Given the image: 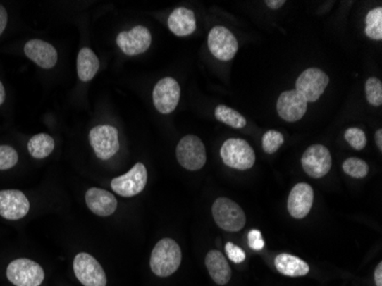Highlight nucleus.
<instances>
[{"label": "nucleus", "instance_id": "f257e3e1", "mask_svg": "<svg viewBox=\"0 0 382 286\" xmlns=\"http://www.w3.org/2000/svg\"><path fill=\"white\" fill-rule=\"evenodd\" d=\"M183 260L179 244L172 238H163L156 244L150 258V268L158 278H168L173 275Z\"/></svg>", "mask_w": 382, "mask_h": 286}, {"label": "nucleus", "instance_id": "f03ea898", "mask_svg": "<svg viewBox=\"0 0 382 286\" xmlns=\"http://www.w3.org/2000/svg\"><path fill=\"white\" fill-rule=\"evenodd\" d=\"M212 214L216 225L226 232H240L246 223L243 209L227 197L218 198L213 203Z\"/></svg>", "mask_w": 382, "mask_h": 286}, {"label": "nucleus", "instance_id": "7ed1b4c3", "mask_svg": "<svg viewBox=\"0 0 382 286\" xmlns=\"http://www.w3.org/2000/svg\"><path fill=\"white\" fill-rule=\"evenodd\" d=\"M220 155L223 163L235 170H249L255 163L254 150L242 139H228L222 144Z\"/></svg>", "mask_w": 382, "mask_h": 286}, {"label": "nucleus", "instance_id": "20e7f679", "mask_svg": "<svg viewBox=\"0 0 382 286\" xmlns=\"http://www.w3.org/2000/svg\"><path fill=\"white\" fill-rule=\"evenodd\" d=\"M176 158L185 170H198L207 164V149L199 137L187 135L176 147Z\"/></svg>", "mask_w": 382, "mask_h": 286}, {"label": "nucleus", "instance_id": "39448f33", "mask_svg": "<svg viewBox=\"0 0 382 286\" xmlns=\"http://www.w3.org/2000/svg\"><path fill=\"white\" fill-rule=\"evenodd\" d=\"M7 278L16 286H39L45 278L42 266L30 259H16L9 263Z\"/></svg>", "mask_w": 382, "mask_h": 286}, {"label": "nucleus", "instance_id": "423d86ee", "mask_svg": "<svg viewBox=\"0 0 382 286\" xmlns=\"http://www.w3.org/2000/svg\"><path fill=\"white\" fill-rule=\"evenodd\" d=\"M90 143L97 158L106 161L118 152V131L115 126L99 125L90 132Z\"/></svg>", "mask_w": 382, "mask_h": 286}, {"label": "nucleus", "instance_id": "0eeeda50", "mask_svg": "<svg viewBox=\"0 0 382 286\" xmlns=\"http://www.w3.org/2000/svg\"><path fill=\"white\" fill-rule=\"evenodd\" d=\"M73 271L84 286H106V275L95 258L82 252L73 260Z\"/></svg>", "mask_w": 382, "mask_h": 286}, {"label": "nucleus", "instance_id": "6e6552de", "mask_svg": "<svg viewBox=\"0 0 382 286\" xmlns=\"http://www.w3.org/2000/svg\"><path fill=\"white\" fill-rule=\"evenodd\" d=\"M148 182V172L142 163H137L128 173L115 178L111 181V188L116 194L123 197H133L142 192Z\"/></svg>", "mask_w": 382, "mask_h": 286}, {"label": "nucleus", "instance_id": "1a4fd4ad", "mask_svg": "<svg viewBox=\"0 0 382 286\" xmlns=\"http://www.w3.org/2000/svg\"><path fill=\"white\" fill-rule=\"evenodd\" d=\"M328 75L317 68H309L301 73L297 82H295V91L299 92L307 102H315L321 98L328 87Z\"/></svg>", "mask_w": 382, "mask_h": 286}, {"label": "nucleus", "instance_id": "9d476101", "mask_svg": "<svg viewBox=\"0 0 382 286\" xmlns=\"http://www.w3.org/2000/svg\"><path fill=\"white\" fill-rule=\"evenodd\" d=\"M180 94L181 89L179 82L174 78L165 77L156 84L152 92V100L156 109L164 115L173 113L179 104Z\"/></svg>", "mask_w": 382, "mask_h": 286}, {"label": "nucleus", "instance_id": "9b49d317", "mask_svg": "<svg viewBox=\"0 0 382 286\" xmlns=\"http://www.w3.org/2000/svg\"><path fill=\"white\" fill-rule=\"evenodd\" d=\"M209 49L221 61H230L238 51V42L231 31L225 27H214L209 31Z\"/></svg>", "mask_w": 382, "mask_h": 286}, {"label": "nucleus", "instance_id": "f8f14e48", "mask_svg": "<svg viewBox=\"0 0 382 286\" xmlns=\"http://www.w3.org/2000/svg\"><path fill=\"white\" fill-rule=\"evenodd\" d=\"M301 164L309 177L314 179L323 178L330 172L332 166L330 150L321 144H314L304 151Z\"/></svg>", "mask_w": 382, "mask_h": 286}, {"label": "nucleus", "instance_id": "ddd939ff", "mask_svg": "<svg viewBox=\"0 0 382 286\" xmlns=\"http://www.w3.org/2000/svg\"><path fill=\"white\" fill-rule=\"evenodd\" d=\"M150 31L143 25H137L132 30L123 31L117 36V45L128 56L142 54L152 45Z\"/></svg>", "mask_w": 382, "mask_h": 286}, {"label": "nucleus", "instance_id": "4468645a", "mask_svg": "<svg viewBox=\"0 0 382 286\" xmlns=\"http://www.w3.org/2000/svg\"><path fill=\"white\" fill-rule=\"evenodd\" d=\"M30 211V201L20 190H0V216L4 219L20 220Z\"/></svg>", "mask_w": 382, "mask_h": 286}, {"label": "nucleus", "instance_id": "2eb2a0df", "mask_svg": "<svg viewBox=\"0 0 382 286\" xmlns=\"http://www.w3.org/2000/svg\"><path fill=\"white\" fill-rule=\"evenodd\" d=\"M308 102L299 92L286 91L277 100V113L286 122L295 123L304 116Z\"/></svg>", "mask_w": 382, "mask_h": 286}, {"label": "nucleus", "instance_id": "dca6fc26", "mask_svg": "<svg viewBox=\"0 0 382 286\" xmlns=\"http://www.w3.org/2000/svg\"><path fill=\"white\" fill-rule=\"evenodd\" d=\"M313 203V188L308 183H297L288 196V213L295 219H304L312 211Z\"/></svg>", "mask_w": 382, "mask_h": 286}, {"label": "nucleus", "instance_id": "f3484780", "mask_svg": "<svg viewBox=\"0 0 382 286\" xmlns=\"http://www.w3.org/2000/svg\"><path fill=\"white\" fill-rule=\"evenodd\" d=\"M25 54L43 69H51L58 62V52L54 46L44 40H29L25 46Z\"/></svg>", "mask_w": 382, "mask_h": 286}, {"label": "nucleus", "instance_id": "a211bd4d", "mask_svg": "<svg viewBox=\"0 0 382 286\" xmlns=\"http://www.w3.org/2000/svg\"><path fill=\"white\" fill-rule=\"evenodd\" d=\"M86 205L92 213L99 216H110L117 210V199L104 189H88L85 195Z\"/></svg>", "mask_w": 382, "mask_h": 286}, {"label": "nucleus", "instance_id": "6ab92c4d", "mask_svg": "<svg viewBox=\"0 0 382 286\" xmlns=\"http://www.w3.org/2000/svg\"><path fill=\"white\" fill-rule=\"evenodd\" d=\"M167 25L171 32H173L175 36H189L196 30V18H195L194 12L185 7L174 9L168 16Z\"/></svg>", "mask_w": 382, "mask_h": 286}, {"label": "nucleus", "instance_id": "aec40b11", "mask_svg": "<svg viewBox=\"0 0 382 286\" xmlns=\"http://www.w3.org/2000/svg\"><path fill=\"white\" fill-rule=\"evenodd\" d=\"M205 266L209 276L218 285H226L231 278V268L220 251H209L205 258Z\"/></svg>", "mask_w": 382, "mask_h": 286}, {"label": "nucleus", "instance_id": "412c9836", "mask_svg": "<svg viewBox=\"0 0 382 286\" xmlns=\"http://www.w3.org/2000/svg\"><path fill=\"white\" fill-rule=\"evenodd\" d=\"M275 267L281 274L288 278H302L310 271L306 261L288 253H281L275 258Z\"/></svg>", "mask_w": 382, "mask_h": 286}, {"label": "nucleus", "instance_id": "4be33fe9", "mask_svg": "<svg viewBox=\"0 0 382 286\" xmlns=\"http://www.w3.org/2000/svg\"><path fill=\"white\" fill-rule=\"evenodd\" d=\"M100 68V61L91 49H80L77 58V73L82 82H90L94 78Z\"/></svg>", "mask_w": 382, "mask_h": 286}, {"label": "nucleus", "instance_id": "5701e85b", "mask_svg": "<svg viewBox=\"0 0 382 286\" xmlns=\"http://www.w3.org/2000/svg\"><path fill=\"white\" fill-rule=\"evenodd\" d=\"M54 147L55 141L51 135L39 133L27 142V151L34 158L43 159L52 154Z\"/></svg>", "mask_w": 382, "mask_h": 286}, {"label": "nucleus", "instance_id": "b1692460", "mask_svg": "<svg viewBox=\"0 0 382 286\" xmlns=\"http://www.w3.org/2000/svg\"><path fill=\"white\" fill-rule=\"evenodd\" d=\"M216 117L218 122L234 128H243L247 124L245 117L242 116L236 110L226 106H218L216 108Z\"/></svg>", "mask_w": 382, "mask_h": 286}, {"label": "nucleus", "instance_id": "393cba45", "mask_svg": "<svg viewBox=\"0 0 382 286\" xmlns=\"http://www.w3.org/2000/svg\"><path fill=\"white\" fill-rule=\"evenodd\" d=\"M365 35L374 40L382 39V8L376 7L369 12L365 18Z\"/></svg>", "mask_w": 382, "mask_h": 286}, {"label": "nucleus", "instance_id": "a878e982", "mask_svg": "<svg viewBox=\"0 0 382 286\" xmlns=\"http://www.w3.org/2000/svg\"><path fill=\"white\" fill-rule=\"evenodd\" d=\"M343 170L349 177L362 179L369 174V165L361 158H348L343 161Z\"/></svg>", "mask_w": 382, "mask_h": 286}, {"label": "nucleus", "instance_id": "bb28decb", "mask_svg": "<svg viewBox=\"0 0 382 286\" xmlns=\"http://www.w3.org/2000/svg\"><path fill=\"white\" fill-rule=\"evenodd\" d=\"M365 93L369 104L379 107L382 104V82L376 77L369 78L365 84Z\"/></svg>", "mask_w": 382, "mask_h": 286}, {"label": "nucleus", "instance_id": "cd10ccee", "mask_svg": "<svg viewBox=\"0 0 382 286\" xmlns=\"http://www.w3.org/2000/svg\"><path fill=\"white\" fill-rule=\"evenodd\" d=\"M284 143V137L281 132L268 131L262 137V148L267 154H275Z\"/></svg>", "mask_w": 382, "mask_h": 286}, {"label": "nucleus", "instance_id": "c85d7f7f", "mask_svg": "<svg viewBox=\"0 0 382 286\" xmlns=\"http://www.w3.org/2000/svg\"><path fill=\"white\" fill-rule=\"evenodd\" d=\"M345 139L355 150H363L366 147V135L361 128H348L345 133Z\"/></svg>", "mask_w": 382, "mask_h": 286}, {"label": "nucleus", "instance_id": "c756f323", "mask_svg": "<svg viewBox=\"0 0 382 286\" xmlns=\"http://www.w3.org/2000/svg\"><path fill=\"white\" fill-rule=\"evenodd\" d=\"M18 161V152L13 147L0 146V170L14 168Z\"/></svg>", "mask_w": 382, "mask_h": 286}, {"label": "nucleus", "instance_id": "7c9ffc66", "mask_svg": "<svg viewBox=\"0 0 382 286\" xmlns=\"http://www.w3.org/2000/svg\"><path fill=\"white\" fill-rule=\"evenodd\" d=\"M226 253H227L228 258L234 263H242L246 259L245 252L234 243L226 244Z\"/></svg>", "mask_w": 382, "mask_h": 286}, {"label": "nucleus", "instance_id": "2f4dec72", "mask_svg": "<svg viewBox=\"0 0 382 286\" xmlns=\"http://www.w3.org/2000/svg\"><path fill=\"white\" fill-rule=\"evenodd\" d=\"M249 245L252 250L260 251L264 247V241L262 236H261L260 230H251L249 232Z\"/></svg>", "mask_w": 382, "mask_h": 286}, {"label": "nucleus", "instance_id": "473e14b6", "mask_svg": "<svg viewBox=\"0 0 382 286\" xmlns=\"http://www.w3.org/2000/svg\"><path fill=\"white\" fill-rule=\"evenodd\" d=\"M7 21H8V15H7L6 9L3 5H0V35L3 34L4 30H5Z\"/></svg>", "mask_w": 382, "mask_h": 286}, {"label": "nucleus", "instance_id": "72a5a7b5", "mask_svg": "<svg viewBox=\"0 0 382 286\" xmlns=\"http://www.w3.org/2000/svg\"><path fill=\"white\" fill-rule=\"evenodd\" d=\"M374 283L376 286H382V262H379L374 271Z\"/></svg>", "mask_w": 382, "mask_h": 286}, {"label": "nucleus", "instance_id": "f704fd0d", "mask_svg": "<svg viewBox=\"0 0 382 286\" xmlns=\"http://www.w3.org/2000/svg\"><path fill=\"white\" fill-rule=\"evenodd\" d=\"M267 6L271 9H278L281 7L284 6V4H286L284 0H267L266 1Z\"/></svg>", "mask_w": 382, "mask_h": 286}, {"label": "nucleus", "instance_id": "c9c22d12", "mask_svg": "<svg viewBox=\"0 0 382 286\" xmlns=\"http://www.w3.org/2000/svg\"><path fill=\"white\" fill-rule=\"evenodd\" d=\"M374 137H376V146H378L379 150H382V130H378Z\"/></svg>", "mask_w": 382, "mask_h": 286}, {"label": "nucleus", "instance_id": "e433bc0d", "mask_svg": "<svg viewBox=\"0 0 382 286\" xmlns=\"http://www.w3.org/2000/svg\"><path fill=\"white\" fill-rule=\"evenodd\" d=\"M5 99H6V92H5L3 82H0V106L4 104Z\"/></svg>", "mask_w": 382, "mask_h": 286}]
</instances>
